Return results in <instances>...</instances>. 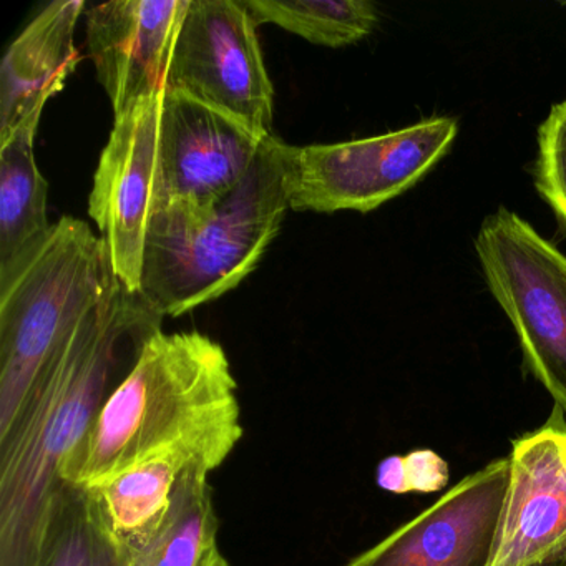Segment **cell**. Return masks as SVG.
Wrapping results in <instances>:
<instances>
[{
    "instance_id": "11",
    "label": "cell",
    "mask_w": 566,
    "mask_h": 566,
    "mask_svg": "<svg viewBox=\"0 0 566 566\" xmlns=\"http://www.w3.org/2000/svg\"><path fill=\"white\" fill-rule=\"evenodd\" d=\"M509 479V457L492 460L344 566H486Z\"/></svg>"
},
{
    "instance_id": "6",
    "label": "cell",
    "mask_w": 566,
    "mask_h": 566,
    "mask_svg": "<svg viewBox=\"0 0 566 566\" xmlns=\"http://www.w3.org/2000/svg\"><path fill=\"white\" fill-rule=\"evenodd\" d=\"M457 134L455 118L440 117L364 140L291 145V210L369 213L419 184Z\"/></svg>"
},
{
    "instance_id": "2",
    "label": "cell",
    "mask_w": 566,
    "mask_h": 566,
    "mask_svg": "<svg viewBox=\"0 0 566 566\" xmlns=\"http://www.w3.org/2000/svg\"><path fill=\"white\" fill-rule=\"evenodd\" d=\"M244 433L227 350L190 331L155 334L62 470L85 490L170 447Z\"/></svg>"
},
{
    "instance_id": "9",
    "label": "cell",
    "mask_w": 566,
    "mask_h": 566,
    "mask_svg": "<svg viewBox=\"0 0 566 566\" xmlns=\"http://www.w3.org/2000/svg\"><path fill=\"white\" fill-rule=\"evenodd\" d=\"M264 140L228 115L165 88L154 211L217 203L248 177Z\"/></svg>"
},
{
    "instance_id": "5",
    "label": "cell",
    "mask_w": 566,
    "mask_h": 566,
    "mask_svg": "<svg viewBox=\"0 0 566 566\" xmlns=\"http://www.w3.org/2000/svg\"><path fill=\"white\" fill-rule=\"evenodd\" d=\"M475 250L490 293L518 336L523 363L566 416V256L506 208L490 214Z\"/></svg>"
},
{
    "instance_id": "16",
    "label": "cell",
    "mask_w": 566,
    "mask_h": 566,
    "mask_svg": "<svg viewBox=\"0 0 566 566\" xmlns=\"http://www.w3.org/2000/svg\"><path fill=\"white\" fill-rule=\"evenodd\" d=\"M220 516L210 479L191 482L157 535L128 566H231L220 548Z\"/></svg>"
},
{
    "instance_id": "17",
    "label": "cell",
    "mask_w": 566,
    "mask_h": 566,
    "mask_svg": "<svg viewBox=\"0 0 566 566\" xmlns=\"http://www.w3.org/2000/svg\"><path fill=\"white\" fill-rule=\"evenodd\" d=\"M254 24H276L324 48L356 44L379 22L369 0H243Z\"/></svg>"
},
{
    "instance_id": "14",
    "label": "cell",
    "mask_w": 566,
    "mask_h": 566,
    "mask_svg": "<svg viewBox=\"0 0 566 566\" xmlns=\"http://www.w3.org/2000/svg\"><path fill=\"white\" fill-rule=\"evenodd\" d=\"M84 8V0L52 2L12 42L0 69V144L19 130L38 132L45 104L74 74Z\"/></svg>"
},
{
    "instance_id": "4",
    "label": "cell",
    "mask_w": 566,
    "mask_h": 566,
    "mask_svg": "<svg viewBox=\"0 0 566 566\" xmlns=\"http://www.w3.org/2000/svg\"><path fill=\"white\" fill-rule=\"evenodd\" d=\"M115 280L102 238L72 217H62L29 256L0 274V437L45 364Z\"/></svg>"
},
{
    "instance_id": "13",
    "label": "cell",
    "mask_w": 566,
    "mask_h": 566,
    "mask_svg": "<svg viewBox=\"0 0 566 566\" xmlns=\"http://www.w3.org/2000/svg\"><path fill=\"white\" fill-rule=\"evenodd\" d=\"M190 0H112L87 14V44L115 118L161 94Z\"/></svg>"
},
{
    "instance_id": "15",
    "label": "cell",
    "mask_w": 566,
    "mask_h": 566,
    "mask_svg": "<svg viewBox=\"0 0 566 566\" xmlns=\"http://www.w3.org/2000/svg\"><path fill=\"white\" fill-rule=\"evenodd\" d=\"M38 132L19 130L0 144V274L11 271L51 233L48 181L34 157Z\"/></svg>"
},
{
    "instance_id": "19",
    "label": "cell",
    "mask_w": 566,
    "mask_h": 566,
    "mask_svg": "<svg viewBox=\"0 0 566 566\" xmlns=\"http://www.w3.org/2000/svg\"><path fill=\"white\" fill-rule=\"evenodd\" d=\"M535 185L566 231V102L555 105L539 127Z\"/></svg>"
},
{
    "instance_id": "12",
    "label": "cell",
    "mask_w": 566,
    "mask_h": 566,
    "mask_svg": "<svg viewBox=\"0 0 566 566\" xmlns=\"http://www.w3.org/2000/svg\"><path fill=\"white\" fill-rule=\"evenodd\" d=\"M244 433L170 447L81 490L102 532L127 563L151 542L191 482L210 479Z\"/></svg>"
},
{
    "instance_id": "8",
    "label": "cell",
    "mask_w": 566,
    "mask_h": 566,
    "mask_svg": "<svg viewBox=\"0 0 566 566\" xmlns=\"http://www.w3.org/2000/svg\"><path fill=\"white\" fill-rule=\"evenodd\" d=\"M164 94L165 91L115 118L88 200V213L101 231L112 270L134 291H140L145 240L157 193Z\"/></svg>"
},
{
    "instance_id": "1",
    "label": "cell",
    "mask_w": 566,
    "mask_h": 566,
    "mask_svg": "<svg viewBox=\"0 0 566 566\" xmlns=\"http://www.w3.org/2000/svg\"><path fill=\"white\" fill-rule=\"evenodd\" d=\"M164 317L117 277L39 374L0 437V566H44L69 490L62 470Z\"/></svg>"
},
{
    "instance_id": "10",
    "label": "cell",
    "mask_w": 566,
    "mask_h": 566,
    "mask_svg": "<svg viewBox=\"0 0 566 566\" xmlns=\"http://www.w3.org/2000/svg\"><path fill=\"white\" fill-rule=\"evenodd\" d=\"M510 479L486 566L566 565V416L555 407L513 440Z\"/></svg>"
},
{
    "instance_id": "7",
    "label": "cell",
    "mask_w": 566,
    "mask_h": 566,
    "mask_svg": "<svg viewBox=\"0 0 566 566\" xmlns=\"http://www.w3.org/2000/svg\"><path fill=\"white\" fill-rule=\"evenodd\" d=\"M168 91L271 137L274 88L243 0H190L171 54Z\"/></svg>"
},
{
    "instance_id": "3",
    "label": "cell",
    "mask_w": 566,
    "mask_h": 566,
    "mask_svg": "<svg viewBox=\"0 0 566 566\" xmlns=\"http://www.w3.org/2000/svg\"><path fill=\"white\" fill-rule=\"evenodd\" d=\"M290 147L268 137L248 177L210 207L154 211L140 293L158 313H190L253 273L291 210Z\"/></svg>"
},
{
    "instance_id": "18",
    "label": "cell",
    "mask_w": 566,
    "mask_h": 566,
    "mask_svg": "<svg viewBox=\"0 0 566 566\" xmlns=\"http://www.w3.org/2000/svg\"><path fill=\"white\" fill-rule=\"evenodd\" d=\"M44 566H128L95 522L81 490L65 493Z\"/></svg>"
},
{
    "instance_id": "20",
    "label": "cell",
    "mask_w": 566,
    "mask_h": 566,
    "mask_svg": "<svg viewBox=\"0 0 566 566\" xmlns=\"http://www.w3.org/2000/svg\"><path fill=\"white\" fill-rule=\"evenodd\" d=\"M543 566H566V565H562V563H549V565H543Z\"/></svg>"
}]
</instances>
